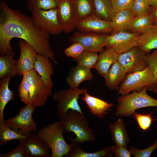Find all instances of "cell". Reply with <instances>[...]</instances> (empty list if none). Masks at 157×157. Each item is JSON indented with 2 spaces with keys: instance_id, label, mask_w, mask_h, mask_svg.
Returning a JSON list of instances; mask_svg holds the SVG:
<instances>
[{
  "instance_id": "obj_1",
  "label": "cell",
  "mask_w": 157,
  "mask_h": 157,
  "mask_svg": "<svg viewBox=\"0 0 157 157\" xmlns=\"http://www.w3.org/2000/svg\"><path fill=\"white\" fill-rule=\"evenodd\" d=\"M50 34L38 28L32 17L10 8L3 1L0 3V54L13 51L11 40L17 38L30 44L38 54L44 56L55 64L58 63L49 43Z\"/></svg>"
},
{
  "instance_id": "obj_2",
  "label": "cell",
  "mask_w": 157,
  "mask_h": 157,
  "mask_svg": "<svg viewBox=\"0 0 157 157\" xmlns=\"http://www.w3.org/2000/svg\"><path fill=\"white\" fill-rule=\"evenodd\" d=\"M59 121L64 133L72 132L75 134V138H69L71 142L79 144L95 141V135L83 113L69 110Z\"/></svg>"
},
{
  "instance_id": "obj_3",
  "label": "cell",
  "mask_w": 157,
  "mask_h": 157,
  "mask_svg": "<svg viewBox=\"0 0 157 157\" xmlns=\"http://www.w3.org/2000/svg\"><path fill=\"white\" fill-rule=\"evenodd\" d=\"M148 89L147 87H145L140 91H133L118 97L115 115L118 117H127L131 116L136 110L141 108L157 107V99L147 93Z\"/></svg>"
},
{
  "instance_id": "obj_4",
  "label": "cell",
  "mask_w": 157,
  "mask_h": 157,
  "mask_svg": "<svg viewBox=\"0 0 157 157\" xmlns=\"http://www.w3.org/2000/svg\"><path fill=\"white\" fill-rule=\"evenodd\" d=\"M64 133L59 121L43 126L38 131V136L46 142L51 149V157L65 156L70 151L71 144L65 141Z\"/></svg>"
},
{
  "instance_id": "obj_5",
  "label": "cell",
  "mask_w": 157,
  "mask_h": 157,
  "mask_svg": "<svg viewBox=\"0 0 157 157\" xmlns=\"http://www.w3.org/2000/svg\"><path fill=\"white\" fill-rule=\"evenodd\" d=\"M153 73L147 66L143 70L127 74L119 86L118 94L124 95L132 91H139L145 87L152 91L155 88Z\"/></svg>"
},
{
  "instance_id": "obj_6",
  "label": "cell",
  "mask_w": 157,
  "mask_h": 157,
  "mask_svg": "<svg viewBox=\"0 0 157 157\" xmlns=\"http://www.w3.org/2000/svg\"><path fill=\"white\" fill-rule=\"evenodd\" d=\"M87 92L88 90L86 89L70 88L69 89H62L55 92L52 98L57 103V115L59 120L69 110L83 113L78 104V100L80 95Z\"/></svg>"
},
{
  "instance_id": "obj_7",
  "label": "cell",
  "mask_w": 157,
  "mask_h": 157,
  "mask_svg": "<svg viewBox=\"0 0 157 157\" xmlns=\"http://www.w3.org/2000/svg\"><path fill=\"white\" fill-rule=\"evenodd\" d=\"M23 77L29 85L30 105L37 107L43 106L48 97L51 94L52 90L46 86L35 70L24 73Z\"/></svg>"
},
{
  "instance_id": "obj_8",
  "label": "cell",
  "mask_w": 157,
  "mask_h": 157,
  "mask_svg": "<svg viewBox=\"0 0 157 157\" xmlns=\"http://www.w3.org/2000/svg\"><path fill=\"white\" fill-rule=\"evenodd\" d=\"M37 107L27 105L20 108L18 114L15 117L5 120L6 123L12 129L25 135L35 131L38 132L37 123L33 118L34 110Z\"/></svg>"
},
{
  "instance_id": "obj_9",
  "label": "cell",
  "mask_w": 157,
  "mask_h": 157,
  "mask_svg": "<svg viewBox=\"0 0 157 157\" xmlns=\"http://www.w3.org/2000/svg\"><path fill=\"white\" fill-rule=\"evenodd\" d=\"M31 12L33 22L40 30L52 35L59 34L63 31L58 18L57 8L36 10Z\"/></svg>"
},
{
  "instance_id": "obj_10",
  "label": "cell",
  "mask_w": 157,
  "mask_h": 157,
  "mask_svg": "<svg viewBox=\"0 0 157 157\" xmlns=\"http://www.w3.org/2000/svg\"><path fill=\"white\" fill-rule=\"evenodd\" d=\"M147 55L137 46L119 54L118 61L127 74L143 70L147 67Z\"/></svg>"
},
{
  "instance_id": "obj_11",
  "label": "cell",
  "mask_w": 157,
  "mask_h": 157,
  "mask_svg": "<svg viewBox=\"0 0 157 157\" xmlns=\"http://www.w3.org/2000/svg\"><path fill=\"white\" fill-rule=\"evenodd\" d=\"M108 35L93 33H85L76 31L70 38L72 43L78 42L83 47L85 50L100 53L104 50Z\"/></svg>"
},
{
  "instance_id": "obj_12",
  "label": "cell",
  "mask_w": 157,
  "mask_h": 157,
  "mask_svg": "<svg viewBox=\"0 0 157 157\" xmlns=\"http://www.w3.org/2000/svg\"><path fill=\"white\" fill-rule=\"evenodd\" d=\"M58 3V16L63 31L68 34L76 28L78 21L72 0H56Z\"/></svg>"
},
{
  "instance_id": "obj_13",
  "label": "cell",
  "mask_w": 157,
  "mask_h": 157,
  "mask_svg": "<svg viewBox=\"0 0 157 157\" xmlns=\"http://www.w3.org/2000/svg\"><path fill=\"white\" fill-rule=\"evenodd\" d=\"M139 33L128 31L119 32L108 35L106 48L113 49L119 54L138 46Z\"/></svg>"
},
{
  "instance_id": "obj_14",
  "label": "cell",
  "mask_w": 157,
  "mask_h": 157,
  "mask_svg": "<svg viewBox=\"0 0 157 157\" xmlns=\"http://www.w3.org/2000/svg\"><path fill=\"white\" fill-rule=\"evenodd\" d=\"M20 53L16 65L17 75L23 76L27 72L34 70V65L38 54L35 50L26 41H19Z\"/></svg>"
},
{
  "instance_id": "obj_15",
  "label": "cell",
  "mask_w": 157,
  "mask_h": 157,
  "mask_svg": "<svg viewBox=\"0 0 157 157\" xmlns=\"http://www.w3.org/2000/svg\"><path fill=\"white\" fill-rule=\"evenodd\" d=\"M76 28L85 33H111L112 31L111 21L103 20L95 14L78 21Z\"/></svg>"
},
{
  "instance_id": "obj_16",
  "label": "cell",
  "mask_w": 157,
  "mask_h": 157,
  "mask_svg": "<svg viewBox=\"0 0 157 157\" xmlns=\"http://www.w3.org/2000/svg\"><path fill=\"white\" fill-rule=\"evenodd\" d=\"M24 141L28 157H51L49 147L37 133L34 132L29 133Z\"/></svg>"
},
{
  "instance_id": "obj_17",
  "label": "cell",
  "mask_w": 157,
  "mask_h": 157,
  "mask_svg": "<svg viewBox=\"0 0 157 157\" xmlns=\"http://www.w3.org/2000/svg\"><path fill=\"white\" fill-rule=\"evenodd\" d=\"M80 98L83 100L91 113L99 118L104 117L113 104L88 93H85Z\"/></svg>"
},
{
  "instance_id": "obj_18",
  "label": "cell",
  "mask_w": 157,
  "mask_h": 157,
  "mask_svg": "<svg viewBox=\"0 0 157 157\" xmlns=\"http://www.w3.org/2000/svg\"><path fill=\"white\" fill-rule=\"evenodd\" d=\"M34 70L40 76L46 86L52 90L53 83L51 76L53 74V70L49 58L38 54L35 63Z\"/></svg>"
},
{
  "instance_id": "obj_19",
  "label": "cell",
  "mask_w": 157,
  "mask_h": 157,
  "mask_svg": "<svg viewBox=\"0 0 157 157\" xmlns=\"http://www.w3.org/2000/svg\"><path fill=\"white\" fill-rule=\"evenodd\" d=\"M127 74L125 69L117 61L112 65L104 77L106 86L111 90H118L119 85Z\"/></svg>"
},
{
  "instance_id": "obj_20",
  "label": "cell",
  "mask_w": 157,
  "mask_h": 157,
  "mask_svg": "<svg viewBox=\"0 0 157 157\" xmlns=\"http://www.w3.org/2000/svg\"><path fill=\"white\" fill-rule=\"evenodd\" d=\"M90 69L84 66L77 65L71 69L66 79L70 88H77L83 82L91 81L93 75Z\"/></svg>"
},
{
  "instance_id": "obj_21",
  "label": "cell",
  "mask_w": 157,
  "mask_h": 157,
  "mask_svg": "<svg viewBox=\"0 0 157 157\" xmlns=\"http://www.w3.org/2000/svg\"><path fill=\"white\" fill-rule=\"evenodd\" d=\"M100 53L94 69L104 77L112 65L118 61L119 54L111 48H107Z\"/></svg>"
},
{
  "instance_id": "obj_22",
  "label": "cell",
  "mask_w": 157,
  "mask_h": 157,
  "mask_svg": "<svg viewBox=\"0 0 157 157\" xmlns=\"http://www.w3.org/2000/svg\"><path fill=\"white\" fill-rule=\"evenodd\" d=\"M135 16L131 8H127L117 12L112 18L111 34L121 31H126L131 20Z\"/></svg>"
},
{
  "instance_id": "obj_23",
  "label": "cell",
  "mask_w": 157,
  "mask_h": 157,
  "mask_svg": "<svg viewBox=\"0 0 157 157\" xmlns=\"http://www.w3.org/2000/svg\"><path fill=\"white\" fill-rule=\"evenodd\" d=\"M108 127L115 144L126 147L130 138L126 130L124 121L119 119L114 123L109 124Z\"/></svg>"
},
{
  "instance_id": "obj_24",
  "label": "cell",
  "mask_w": 157,
  "mask_h": 157,
  "mask_svg": "<svg viewBox=\"0 0 157 157\" xmlns=\"http://www.w3.org/2000/svg\"><path fill=\"white\" fill-rule=\"evenodd\" d=\"M138 46L147 54L157 49V27L153 26L140 33Z\"/></svg>"
},
{
  "instance_id": "obj_25",
  "label": "cell",
  "mask_w": 157,
  "mask_h": 157,
  "mask_svg": "<svg viewBox=\"0 0 157 157\" xmlns=\"http://www.w3.org/2000/svg\"><path fill=\"white\" fill-rule=\"evenodd\" d=\"M153 26V19L150 12L135 16L126 31L141 33Z\"/></svg>"
},
{
  "instance_id": "obj_26",
  "label": "cell",
  "mask_w": 157,
  "mask_h": 157,
  "mask_svg": "<svg viewBox=\"0 0 157 157\" xmlns=\"http://www.w3.org/2000/svg\"><path fill=\"white\" fill-rule=\"evenodd\" d=\"M13 51L7 53L0 57V78L6 76L12 77L17 74V60L14 58Z\"/></svg>"
},
{
  "instance_id": "obj_27",
  "label": "cell",
  "mask_w": 157,
  "mask_h": 157,
  "mask_svg": "<svg viewBox=\"0 0 157 157\" xmlns=\"http://www.w3.org/2000/svg\"><path fill=\"white\" fill-rule=\"evenodd\" d=\"M71 149L66 157H111L113 152L111 147L107 146L103 149L95 152H88L84 151L79 144L71 142Z\"/></svg>"
},
{
  "instance_id": "obj_28",
  "label": "cell",
  "mask_w": 157,
  "mask_h": 157,
  "mask_svg": "<svg viewBox=\"0 0 157 157\" xmlns=\"http://www.w3.org/2000/svg\"><path fill=\"white\" fill-rule=\"evenodd\" d=\"M11 78L8 76L1 78L0 82V121H4L3 111L5 107L10 101L15 98L14 91L9 88V82Z\"/></svg>"
},
{
  "instance_id": "obj_29",
  "label": "cell",
  "mask_w": 157,
  "mask_h": 157,
  "mask_svg": "<svg viewBox=\"0 0 157 157\" xmlns=\"http://www.w3.org/2000/svg\"><path fill=\"white\" fill-rule=\"evenodd\" d=\"M26 135L13 129L6 123L5 121H0V146L6 144L13 140L25 139Z\"/></svg>"
},
{
  "instance_id": "obj_30",
  "label": "cell",
  "mask_w": 157,
  "mask_h": 157,
  "mask_svg": "<svg viewBox=\"0 0 157 157\" xmlns=\"http://www.w3.org/2000/svg\"><path fill=\"white\" fill-rule=\"evenodd\" d=\"M94 14L101 19L111 21L112 4V0H93Z\"/></svg>"
},
{
  "instance_id": "obj_31",
  "label": "cell",
  "mask_w": 157,
  "mask_h": 157,
  "mask_svg": "<svg viewBox=\"0 0 157 157\" xmlns=\"http://www.w3.org/2000/svg\"><path fill=\"white\" fill-rule=\"evenodd\" d=\"M76 10L78 20L94 14L93 0H72Z\"/></svg>"
},
{
  "instance_id": "obj_32",
  "label": "cell",
  "mask_w": 157,
  "mask_h": 157,
  "mask_svg": "<svg viewBox=\"0 0 157 157\" xmlns=\"http://www.w3.org/2000/svg\"><path fill=\"white\" fill-rule=\"evenodd\" d=\"M26 6L31 12L36 10H48L57 8L56 0H27Z\"/></svg>"
},
{
  "instance_id": "obj_33",
  "label": "cell",
  "mask_w": 157,
  "mask_h": 157,
  "mask_svg": "<svg viewBox=\"0 0 157 157\" xmlns=\"http://www.w3.org/2000/svg\"><path fill=\"white\" fill-rule=\"evenodd\" d=\"M99 57V54L97 52L84 51L78 58L74 60L78 65L91 69H94Z\"/></svg>"
},
{
  "instance_id": "obj_34",
  "label": "cell",
  "mask_w": 157,
  "mask_h": 157,
  "mask_svg": "<svg viewBox=\"0 0 157 157\" xmlns=\"http://www.w3.org/2000/svg\"><path fill=\"white\" fill-rule=\"evenodd\" d=\"M0 157H28L24 139L19 140V144L11 151L6 153H1Z\"/></svg>"
},
{
  "instance_id": "obj_35",
  "label": "cell",
  "mask_w": 157,
  "mask_h": 157,
  "mask_svg": "<svg viewBox=\"0 0 157 157\" xmlns=\"http://www.w3.org/2000/svg\"><path fill=\"white\" fill-rule=\"evenodd\" d=\"M132 115L136 120L140 128L144 131L149 129L154 120L151 114H141L135 112Z\"/></svg>"
},
{
  "instance_id": "obj_36",
  "label": "cell",
  "mask_w": 157,
  "mask_h": 157,
  "mask_svg": "<svg viewBox=\"0 0 157 157\" xmlns=\"http://www.w3.org/2000/svg\"><path fill=\"white\" fill-rule=\"evenodd\" d=\"M151 8L147 0H134L131 9L136 16L150 12Z\"/></svg>"
},
{
  "instance_id": "obj_37",
  "label": "cell",
  "mask_w": 157,
  "mask_h": 157,
  "mask_svg": "<svg viewBox=\"0 0 157 157\" xmlns=\"http://www.w3.org/2000/svg\"><path fill=\"white\" fill-rule=\"evenodd\" d=\"M18 92L21 101L26 105H30L29 85L24 77L19 87Z\"/></svg>"
},
{
  "instance_id": "obj_38",
  "label": "cell",
  "mask_w": 157,
  "mask_h": 157,
  "mask_svg": "<svg viewBox=\"0 0 157 157\" xmlns=\"http://www.w3.org/2000/svg\"><path fill=\"white\" fill-rule=\"evenodd\" d=\"M156 149H157V139L153 144L146 149H139L137 147L132 146L129 150L135 157H149Z\"/></svg>"
},
{
  "instance_id": "obj_39",
  "label": "cell",
  "mask_w": 157,
  "mask_h": 157,
  "mask_svg": "<svg viewBox=\"0 0 157 157\" xmlns=\"http://www.w3.org/2000/svg\"><path fill=\"white\" fill-rule=\"evenodd\" d=\"M146 62L147 66L149 67L153 73L156 88H157V49L147 55Z\"/></svg>"
},
{
  "instance_id": "obj_40",
  "label": "cell",
  "mask_w": 157,
  "mask_h": 157,
  "mask_svg": "<svg viewBox=\"0 0 157 157\" xmlns=\"http://www.w3.org/2000/svg\"><path fill=\"white\" fill-rule=\"evenodd\" d=\"M85 50L83 46L78 42L72 43L64 50V53L67 56L72 57L74 59L78 58Z\"/></svg>"
},
{
  "instance_id": "obj_41",
  "label": "cell",
  "mask_w": 157,
  "mask_h": 157,
  "mask_svg": "<svg viewBox=\"0 0 157 157\" xmlns=\"http://www.w3.org/2000/svg\"><path fill=\"white\" fill-rule=\"evenodd\" d=\"M134 0H112V17L118 11L127 8H131Z\"/></svg>"
},
{
  "instance_id": "obj_42",
  "label": "cell",
  "mask_w": 157,
  "mask_h": 157,
  "mask_svg": "<svg viewBox=\"0 0 157 157\" xmlns=\"http://www.w3.org/2000/svg\"><path fill=\"white\" fill-rule=\"evenodd\" d=\"M126 147L115 144L111 147V150L115 157H130L131 152Z\"/></svg>"
},
{
  "instance_id": "obj_43",
  "label": "cell",
  "mask_w": 157,
  "mask_h": 157,
  "mask_svg": "<svg viewBox=\"0 0 157 157\" xmlns=\"http://www.w3.org/2000/svg\"><path fill=\"white\" fill-rule=\"evenodd\" d=\"M150 13L152 17L153 26L157 27V6H151Z\"/></svg>"
},
{
  "instance_id": "obj_44",
  "label": "cell",
  "mask_w": 157,
  "mask_h": 157,
  "mask_svg": "<svg viewBox=\"0 0 157 157\" xmlns=\"http://www.w3.org/2000/svg\"><path fill=\"white\" fill-rule=\"evenodd\" d=\"M151 6H157V0H147Z\"/></svg>"
},
{
  "instance_id": "obj_45",
  "label": "cell",
  "mask_w": 157,
  "mask_h": 157,
  "mask_svg": "<svg viewBox=\"0 0 157 157\" xmlns=\"http://www.w3.org/2000/svg\"><path fill=\"white\" fill-rule=\"evenodd\" d=\"M152 91L154 92L157 93V88L153 89Z\"/></svg>"
}]
</instances>
